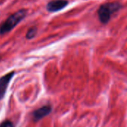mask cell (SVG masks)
Instances as JSON below:
<instances>
[{"label":"cell","instance_id":"5b68a950","mask_svg":"<svg viewBox=\"0 0 127 127\" xmlns=\"http://www.w3.org/2000/svg\"><path fill=\"white\" fill-rule=\"evenodd\" d=\"M51 110H52V108L49 105L44 106L38 109L37 110H36L33 113V121L36 122V121L42 119L43 118L48 115L51 113Z\"/></svg>","mask_w":127,"mask_h":127},{"label":"cell","instance_id":"8992f818","mask_svg":"<svg viewBox=\"0 0 127 127\" xmlns=\"http://www.w3.org/2000/svg\"><path fill=\"white\" fill-rule=\"evenodd\" d=\"M36 32H37V29L36 28H31L28 29V31H27L26 33V38L28 39H33L36 34Z\"/></svg>","mask_w":127,"mask_h":127},{"label":"cell","instance_id":"3957f363","mask_svg":"<svg viewBox=\"0 0 127 127\" xmlns=\"http://www.w3.org/2000/svg\"><path fill=\"white\" fill-rule=\"evenodd\" d=\"M68 4L67 0H52L47 4L46 9L48 12H57L65 8Z\"/></svg>","mask_w":127,"mask_h":127},{"label":"cell","instance_id":"52a82bcc","mask_svg":"<svg viewBox=\"0 0 127 127\" xmlns=\"http://www.w3.org/2000/svg\"><path fill=\"white\" fill-rule=\"evenodd\" d=\"M0 127H13V125L10 121H5L0 124Z\"/></svg>","mask_w":127,"mask_h":127},{"label":"cell","instance_id":"277c9868","mask_svg":"<svg viewBox=\"0 0 127 127\" xmlns=\"http://www.w3.org/2000/svg\"><path fill=\"white\" fill-rule=\"evenodd\" d=\"M13 75L14 72L12 71L0 78V100H1L4 97L9 83L10 82Z\"/></svg>","mask_w":127,"mask_h":127},{"label":"cell","instance_id":"7a4b0ae2","mask_svg":"<svg viewBox=\"0 0 127 127\" xmlns=\"http://www.w3.org/2000/svg\"><path fill=\"white\" fill-rule=\"evenodd\" d=\"M26 15L27 10L25 9H21L10 15L0 25V34L3 35L12 31L22 20L25 19Z\"/></svg>","mask_w":127,"mask_h":127},{"label":"cell","instance_id":"6da1fadb","mask_svg":"<svg viewBox=\"0 0 127 127\" xmlns=\"http://www.w3.org/2000/svg\"><path fill=\"white\" fill-rule=\"evenodd\" d=\"M122 5L119 1H112L106 2L100 6L97 10V15L99 17V20L102 24H107L111 19L112 16L118 12Z\"/></svg>","mask_w":127,"mask_h":127}]
</instances>
